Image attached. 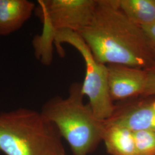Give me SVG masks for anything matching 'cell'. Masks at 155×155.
<instances>
[{
  "label": "cell",
  "mask_w": 155,
  "mask_h": 155,
  "mask_svg": "<svg viewBox=\"0 0 155 155\" xmlns=\"http://www.w3.org/2000/svg\"><path fill=\"white\" fill-rule=\"evenodd\" d=\"M78 33L102 64L146 69L155 63L143 29L123 13L117 0H97L91 21Z\"/></svg>",
  "instance_id": "cell-1"
},
{
  "label": "cell",
  "mask_w": 155,
  "mask_h": 155,
  "mask_svg": "<svg viewBox=\"0 0 155 155\" xmlns=\"http://www.w3.org/2000/svg\"><path fill=\"white\" fill-rule=\"evenodd\" d=\"M82 84L72 83L68 95L55 96L42 106L41 113L58 129L73 155H88L102 140L105 121L98 120L90 106L84 104Z\"/></svg>",
  "instance_id": "cell-2"
},
{
  "label": "cell",
  "mask_w": 155,
  "mask_h": 155,
  "mask_svg": "<svg viewBox=\"0 0 155 155\" xmlns=\"http://www.w3.org/2000/svg\"><path fill=\"white\" fill-rule=\"evenodd\" d=\"M0 151L6 155H66L61 137L41 112L20 107L0 113Z\"/></svg>",
  "instance_id": "cell-3"
},
{
  "label": "cell",
  "mask_w": 155,
  "mask_h": 155,
  "mask_svg": "<svg viewBox=\"0 0 155 155\" xmlns=\"http://www.w3.org/2000/svg\"><path fill=\"white\" fill-rule=\"evenodd\" d=\"M54 41L61 53V43L71 45L79 52L85 64V77L82 84L84 97L94 115L100 120L105 121L110 117L116 107L111 98L108 84L107 65L98 61L81 35L69 30L56 32Z\"/></svg>",
  "instance_id": "cell-4"
},
{
  "label": "cell",
  "mask_w": 155,
  "mask_h": 155,
  "mask_svg": "<svg viewBox=\"0 0 155 155\" xmlns=\"http://www.w3.org/2000/svg\"><path fill=\"white\" fill-rule=\"evenodd\" d=\"M38 16L55 33L69 30L79 33L91 21L97 0H41Z\"/></svg>",
  "instance_id": "cell-5"
},
{
  "label": "cell",
  "mask_w": 155,
  "mask_h": 155,
  "mask_svg": "<svg viewBox=\"0 0 155 155\" xmlns=\"http://www.w3.org/2000/svg\"><path fill=\"white\" fill-rule=\"evenodd\" d=\"M106 125H118L133 132H155V95H141L119 102Z\"/></svg>",
  "instance_id": "cell-6"
},
{
  "label": "cell",
  "mask_w": 155,
  "mask_h": 155,
  "mask_svg": "<svg viewBox=\"0 0 155 155\" xmlns=\"http://www.w3.org/2000/svg\"><path fill=\"white\" fill-rule=\"evenodd\" d=\"M107 66L109 93L114 102L143 95L146 82L145 69L116 64Z\"/></svg>",
  "instance_id": "cell-7"
},
{
  "label": "cell",
  "mask_w": 155,
  "mask_h": 155,
  "mask_svg": "<svg viewBox=\"0 0 155 155\" xmlns=\"http://www.w3.org/2000/svg\"><path fill=\"white\" fill-rule=\"evenodd\" d=\"M35 8L28 0H0V36L19 30L31 18Z\"/></svg>",
  "instance_id": "cell-8"
},
{
  "label": "cell",
  "mask_w": 155,
  "mask_h": 155,
  "mask_svg": "<svg viewBox=\"0 0 155 155\" xmlns=\"http://www.w3.org/2000/svg\"><path fill=\"white\" fill-rule=\"evenodd\" d=\"M102 141L110 155H136L133 132L127 128L105 125Z\"/></svg>",
  "instance_id": "cell-9"
},
{
  "label": "cell",
  "mask_w": 155,
  "mask_h": 155,
  "mask_svg": "<svg viewBox=\"0 0 155 155\" xmlns=\"http://www.w3.org/2000/svg\"><path fill=\"white\" fill-rule=\"evenodd\" d=\"M118 6L132 22L140 27L155 23V0H117Z\"/></svg>",
  "instance_id": "cell-10"
},
{
  "label": "cell",
  "mask_w": 155,
  "mask_h": 155,
  "mask_svg": "<svg viewBox=\"0 0 155 155\" xmlns=\"http://www.w3.org/2000/svg\"><path fill=\"white\" fill-rule=\"evenodd\" d=\"M136 155H155V132H133Z\"/></svg>",
  "instance_id": "cell-11"
},
{
  "label": "cell",
  "mask_w": 155,
  "mask_h": 155,
  "mask_svg": "<svg viewBox=\"0 0 155 155\" xmlns=\"http://www.w3.org/2000/svg\"><path fill=\"white\" fill-rule=\"evenodd\" d=\"M145 70L146 82L143 95H155V63Z\"/></svg>",
  "instance_id": "cell-12"
},
{
  "label": "cell",
  "mask_w": 155,
  "mask_h": 155,
  "mask_svg": "<svg viewBox=\"0 0 155 155\" xmlns=\"http://www.w3.org/2000/svg\"><path fill=\"white\" fill-rule=\"evenodd\" d=\"M141 28L143 30L150 49L155 59V23Z\"/></svg>",
  "instance_id": "cell-13"
},
{
  "label": "cell",
  "mask_w": 155,
  "mask_h": 155,
  "mask_svg": "<svg viewBox=\"0 0 155 155\" xmlns=\"http://www.w3.org/2000/svg\"></svg>",
  "instance_id": "cell-14"
}]
</instances>
